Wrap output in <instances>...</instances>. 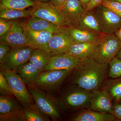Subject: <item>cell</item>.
<instances>
[{
  "mask_svg": "<svg viewBox=\"0 0 121 121\" xmlns=\"http://www.w3.org/2000/svg\"><path fill=\"white\" fill-rule=\"evenodd\" d=\"M109 64L98 62L89 57L81 60L68 77L69 83L93 91L100 89L108 75Z\"/></svg>",
  "mask_w": 121,
  "mask_h": 121,
  "instance_id": "6da1fadb",
  "label": "cell"
},
{
  "mask_svg": "<svg viewBox=\"0 0 121 121\" xmlns=\"http://www.w3.org/2000/svg\"><path fill=\"white\" fill-rule=\"evenodd\" d=\"M92 95V91L69 83L62 91L59 99L64 110L72 112L90 108Z\"/></svg>",
  "mask_w": 121,
  "mask_h": 121,
  "instance_id": "7a4b0ae2",
  "label": "cell"
},
{
  "mask_svg": "<svg viewBox=\"0 0 121 121\" xmlns=\"http://www.w3.org/2000/svg\"><path fill=\"white\" fill-rule=\"evenodd\" d=\"M28 90L38 108L53 121L60 120L63 110L59 99L47 91L39 89L35 85H27Z\"/></svg>",
  "mask_w": 121,
  "mask_h": 121,
  "instance_id": "3957f363",
  "label": "cell"
},
{
  "mask_svg": "<svg viewBox=\"0 0 121 121\" xmlns=\"http://www.w3.org/2000/svg\"><path fill=\"white\" fill-rule=\"evenodd\" d=\"M121 49V41L114 34H105L89 57L98 62L109 64Z\"/></svg>",
  "mask_w": 121,
  "mask_h": 121,
  "instance_id": "277c9868",
  "label": "cell"
},
{
  "mask_svg": "<svg viewBox=\"0 0 121 121\" xmlns=\"http://www.w3.org/2000/svg\"><path fill=\"white\" fill-rule=\"evenodd\" d=\"M0 71L8 80L14 97L22 106L33 103V98L26 88V84L15 70L0 66Z\"/></svg>",
  "mask_w": 121,
  "mask_h": 121,
  "instance_id": "5b68a950",
  "label": "cell"
},
{
  "mask_svg": "<svg viewBox=\"0 0 121 121\" xmlns=\"http://www.w3.org/2000/svg\"><path fill=\"white\" fill-rule=\"evenodd\" d=\"M32 11V17L42 18L60 27L71 26L61 9L50 2H38Z\"/></svg>",
  "mask_w": 121,
  "mask_h": 121,
  "instance_id": "8992f818",
  "label": "cell"
},
{
  "mask_svg": "<svg viewBox=\"0 0 121 121\" xmlns=\"http://www.w3.org/2000/svg\"><path fill=\"white\" fill-rule=\"evenodd\" d=\"M72 71L49 70L41 72L35 85L39 89L48 92L58 90Z\"/></svg>",
  "mask_w": 121,
  "mask_h": 121,
  "instance_id": "52a82bcc",
  "label": "cell"
},
{
  "mask_svg": "<svg viewBox=\"0 0 121 121\" xmlns=\"http://www.w3.org/2000/svg\"><path fill=\"white\" fill-rule=\"evenodd\" d=\"M34 50L27 46L12 48L0 61V66L16 70L29 62Z\"/></svg>",
  "mask_w": 121,
  "mask_h": 121,
  "instance_id": "ba28073f",
  "label": "cell"
},
{
  "mask_svg": "<svg viewBox=\"0 0 121 121\" xmlns=\"http://www.w3.org/2000/svg\"><path fill=\"white\" fill-rule=\"evenodd\" d=\"M104 34H114L121 27V17L101 4L93 9Z\"/></svg>",
  "mask_w": 121,
  "mask_h": 121,
  "instance_id": "9c48e42d",
  "label": "cell"
},
{
  "mask_svg": "<svg viewBox=\"0 0 121 121\" xmlns=\"http://www.w3.org/2000/svg\"><path fill=\"white\" fill-rule=\"evenodd\" d=\"M12 97L8 95L0 96V121H24L23 107Z\"/></svg>",
  "mask_w": 121,
  "mask_h": 121,
  "instance_id": "30bf717a",
  "label": "cell"
},
{
  "mask_svg": "<svg viewBox=\"0 0 121 121\" xmlns=\"http://www.w3.org/2000/svg\"><path fill=\"white\" fill-rule=\"evenodd\" d=\"M73 43L68 27H60L52 34L48 46L50 53L55 55L68 53Z\"/></svg>",
  "mask_w": 121,
  "mask_h": 121,
  "instance_id": "8fae6325",
  "label": "cell"
},
{
  "mask_svg": "<svg viewBox=\"0 0 121 121\" xmlns=\"http://www.w3.org/2000/svg\"><path fill=\"white\" fill-rule=\"evenodd\" d=\"M0 43H4L12 48L29 46L24 32V23L16 21L6 34L0 37Z\"/></svg>",
  "mask_w": 121,
  "mask_h": 121,
  "instance_id": "7c38bea8",
  "label": "cell"
},
{
  "mask_svg": "<svg viewBox=\"0 0 121 121\" xmlns=\"http://www.w3.org/2000/svg\"><path fill=\"white\" fill-rule=\"evenodd\" d=\"M81 60L68 53L53 55L50 58L45 70L73 71L79 65Z\"/></svg>",
  "mask_w": 121,
  "mask_h": 121,
  "instance_id": "4fadbf2b",
  "label": "cell"
},
{
  "mask_svg": "<svg viewBox=\"0 0 121 121\" xmlns=\"http://www.w3.org/2000/svg\"><path fill=\"white\" fill-rule=\"evenodd\" d=\"M90 108L93 110L111 114L113 104L112 99L106 91L101 89L92 91Z\"/></svg>",
  "mask_w": 121,
  "mask_h": 121,
  "instance_id": "5bb4252c",
  "label": "cell"
},
{
  "mask_svg": "<svg viewBox=\"0 0 121 121\" xmlns=\"http://www.w3.org/2000/svg\"><path fill=\"white\" fill-rule=\"evenodd\" d=\"M24 32L29 47L33 49H40L50 52L48 43L54 32L48 31H34L28 29L25 26Z\"/></svg>",
  "mask_w": 121,
  "mask_h": 121,
  "instance_id": "9a60e30c",
  "label": "cell"
},
{
  "mask_svg": "<svg viewBox=\"0 0 121 121\" xmlns=\"http://www.w3.org/2000/svg\"><path fill=\"white\" fill-rule=\"evenodd\" d=\"M75 27L99 35H103L100 24L93 10L85 11Z\"/></svg>",
  "mask_w": 121,
  "mask_h": 121,
  "instance_id": "2e32d148",
  "label": "cell"
},
{
  "mask_svg": "<svg viewBox=\"0 0 121 121\" xmlns=\"http://www.w3.org/2000/svg\"><path fill=\"white\" fill-rule=\"evenodd\" d=\"M69 119L72 121H113L117 120L111 114L101 112L90 108L80 111L71 116Z\"/></svg>",
  "mask_w": 121,
  "mask_h": 121,
  "instance_id": "e0dca14e",
  "label": "cell"
},
{
  "mask_svg": "<svg viewBox=\"0 0 121 121\" xmlns=\"http://www.w3.org/2000/svg\"><path fill=\"white\" fill-rule=\"evenodd\" d=\"M71 26L76 27L82 15L85 12L79 0H67L60 8Z\"/></svg>",
  "mask_w": 121,
  "mask_h": 121,
  "instance_id": "ac0fdd59",
  "label": "cell"
},
{
  "mask_svg": "<svg viewBox=\"0 0 121 121\" xmlns=\"http://www.w3.org/2000/svg\"><path fill=\"white\" fill-rule=\"evenodd\" d=\"M104 35L95 41L73 44L68 53L80 60L89 57L101 41Z\"/></svg>",
  "mask_w": 121,
  "mask_h": 121,
  "instance_id": "d6986e66",
  "label": "cell"
},
{
  "mask_svg": "<svg viewBox=\"0 0 121 121\" xmlns=\"http://www.w3.org/2000/svg\"><path fill=\"white\" fill-rule=\"evenodd\" d=\"M27 85H35L41 73L34 64L28 62L15 70Z\"/></svg>",
  "mask_w": 121,
  "mask_h": 121,
  "instance_id": "ffe728a7",
  "label": "cell"
},
{
  "mask_svg": "<svg viewBox=\"0 0 121 121\" xmlns=\"http://www.w3.org/2000/svg\"><path fill=\"white\" fill-rule=\"evenodd\" d=\"M25 26L26 28L34 31H48L54 32L60 27L56 25L39 17H28Z\"/></svg>",
  "mask_w": 121,
  "mask_h": 121,
  "instance_id": "44dd1931",
  "label": "cell"
},
{
  "mask_svg": "<svg viewBox=\"0 0 121 121\" xmlns=\"http://www.w3.org/2000/svg\"><path fill=\"white\" fill-rule=\"evenodd\" d=\"M100 89L106 91L115 102H121V77L106 79L102 84Z\"/></svg>",
  "mask_w": 121,
  "mask_h": 121,
  "instance_id": "7402d4cb",
  "label": "cell"
},
{
  "mask_svg": "<svg viewBox=\"0 0 121 121\" xmlns=\"http://www.w3.org/2000/svg\"><path fill=\"white\" fill-rule=\"evenodd\" d=\"M68 28L74 43L95 41L103 35H98L86 30H81L72 26H68Z\"/></svg>",
  "mask_w": 121,
  "mask_h": 121,
  "instance_id": "603a6c76",
  "label": "cell"
},
{
  "mask_svg": "<svg viewBox=\"0 0 121 121\" xmlns=\"http://www.w3.org/2000/svg\"><path fill=\"white\" fill-rule=\"evenodd\" d=\"M53 54L40 49H34L29 62L36 67L40 72L45 70V67Z\"/></svg>",
  "mask_w": 121,
  "mask_h": 121,
  "instance_id": "cb8c5ba5",
  "label": "cell"
},
{
  "mask_svg": "<svg viewBox=\"0 0 121 121\" xmlns=\"http://www.w3.org/2000/svg\"><path fill=\"white\" fill-rule=\"evenodd\" d=\"M24 121H50L51 118L43 113L35 104L23 107Z\"/></svg>",
  "mask_w": 121,
  "mask_h": 121,
  "instance_id": "d4e9b609",
  "label": "cell"
},
{
  "mask_svg": "<svg viewBox=\"0 0 121 121\" xmlns=\"http://www.w3.org/2000/svg\"><path fill=\"white\" fill-rule=\"evenodd\" d=\"M32 8L30 9H16L0 6V18L16 20L20 18L31 17Z\"/></svg>",
  "mask_w": 121,
  "mask_h": 121,
  "instance_id": "484cf974",
  "label": "cell"
},
{
  "mask_svg": "<svg viewBox=\"0 0 121 121\" xmlns=\"http://www.w3.org/2000/svg\"><path fill=\"white\" fill-rule=\"evenodd\" d=\"M0 6L16 9H25L35 7L38 2L33 0H0Z\"/></svg>",
  "mask_w": 121,
  "mask_h": 121,
  "instance_id": "4316f807",
  "label": "cell"
},
{
  "mask_svg": "<svg viewBox=\"0 0 121 121\" xmlns=\"http://www.w3.org/2000/svg\"><path fill=\"white\" fill-rule=\"evenodd\" d=\"M108 75L113 78L121 77V59L115 57L109 63Z\"/></svg>",
  "mask_w": 121,
  "mask_h": 121,
  "instance_id": "83f0119b",
  "label": "cell"
},
{
  "mask_svg": "<svg viewBox=\"0 0 121 121\" xmlns=\"http://www.w3.org/2000/svg\"><path fill=\"white\" fill-rule=\"evenodd\" d=\"M0 95H10L14 97L8 80L1 71H0Z\"/></svg>",
  "mask_w": 121,
  "mask_h": 121,
  "instance_id": "f1b7e54d",
  "label": "cell"
},
{
  "mask_svg": "<svg viewBox=\"0 0 121 121\" xmlns=\"http://www.w3.org/2000/svg\"><path fill=\"white\" fill-rule=\"evenodd\" d=\"M101 4L121 17V3L111 0H104Z\"/></svg>",
  "mask_w": 121,
  "mask_h": 121,
  "instance_id": "f546056e",
  "label": "cell"
},
{
  "mask_svg": "<svg viewBox=\"0 0 121 121\" xmlns=\"http://www.w3.org/2000/svg\"><path fill=\"white\" fill-rule=\"evenodd\" d=\"M16 21V20L0 18V37L8 32Z\"/></svg>",
  "mask_w": 121,
  "mask_h": 121,
  "instance_id": "4dcf8cb0",
  "label": "cell"
},
{
  "mask_svg": "<svg viewBox=\"0 0 121 121\" xmlns=\"http://www.w3.org/2000/svg\"><path fill=\"white\" fill-rule=\"evenodd\" d=\"M117 120L121 121V103L115 102L113 104L112 113Z\"/></svg>",
  "mask_w": 121,
  "mask_h": 121,
  "instance_id": "1f68e13d",
  "label": "cell"
},
{
  "mask_svg": "<svg viewBox=\"0 0 121 121\" xmlns=\"http://www.w3.org/2000/svg\"><path fill=\"white\" fill-rule=\"evenodd\" d=\"M11 48L10 46L5 44L0 43V61L3 59Z\"/></svg>",
  "mask_w": 121,
  "mask_h": 121,
  "instance_id": "d6a6232c",
  "label": "cell"
},
{
  "mask_svg": "<svg viewBox=\"0 0 121 121\" xmlns=\"http://www.w3.org/2000/svg\"><path fill=\"white\" fill-rule=\"evenodd\" d=\"M104 0H91L88 4L85 11H89L93 10L96 7L102 4Z\"/></svg>",
  "mask_w": 121,
  "mask_h": 121,
  "instance_id": "836d02e7",
  "label": "cell"
},
{
  "mask_svg": "<svg viewBox=\"0 0 121 121\" xmlns=\"http://www.w3.org/2000/svg\"><path fill=\"white\" fill-rule=\"evenodd\" d=\"M67 0H50V2L55 6L61 8Z\"/></svg>",
  "mask_w": 121,
  "mask_h": 121,
  "instance_id": "e575fe53",
  "label": "cell"
},
{
  "mask_svg": "<svg viewBox=\"0 0 121 121\" xmlns=\"http://www.w3.org/2000/svg\"><path fill=\"white\" fill-rule=\"evenodd\" d=\"M82 5L84 9H86L88 4L90 2L91 0H79Z\"/></svg>",
  "mask_w": 121,
  "mask_h": 121,
  "instance_id": "d590c367",
  "label": "cell"
},
{
  "mask_svg": "<svg viewBox=\"0 0 121 121\" xmlns=\"http://www.w3.org/2000/svg\"><path fill=\"white\" fill-rule=\"evenodd\" d=\"M114 34L121 41V27L117 29Z\"/></svg>",
  "mask_w": 121,
  "mask_h": 121,
  "instance_id": "8d00e7d4",
  "label": "cell"
},
{
  "mask_svg": "<svg viewBox=\"0 0 121 121\" xmlns=\"http://www.w3.org/2000/svg\"><path fill=\"white\" fill-rule=\"evenodd\" d=\"M35 1L39 2H50V0H35Z\"/></svg>",
  "mask_w": 121,
  "mask_h": 121,
  "instance_id": "74e56055",
  "label": "cell"
},
{
  "mask_svg": "<svg viewBox=\"0 0 121 121\" xmlns=\"http://www.w3.org/2000/svg\"><path fill=\"white\" fill-rule=\"evenodd\" d=\"M116 57H118V58H119L121 59V49L120 50L118 54L117 55V56Z\"/></svg>",
  "mask_w": 121,
  "mask_h": 121,
  "instance_id": "f35d334b",
  "label": "cell"
},
{
  "mask_svg": "<svg viewBox=\"0 0 121 121\" xmlns=\"http://www.w3.org/2000/svg\"><path fill=\"white\" fill-rule=\"evenodd\" d=\"M111 0L114 1H117L121 3V0Z\"/></svg>",
  "mask_w": 121,
  "mask_h": 121,
  "instance_id": "ab89813d",
  "label": "cell"
}]
</instances>
